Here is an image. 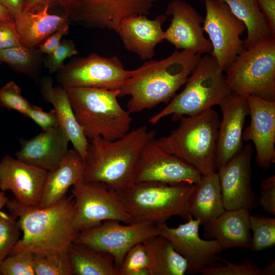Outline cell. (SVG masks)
<instances>
[{
    "instance_id": "49",
    "label": "cell",
    "mask_w": 275,
    "mask_h": 275,
    "mask_svg": "<svg viewBox=\"0 0 275 275\" xmlns=\"http://www.w3.org/2000/svg\"><path fill=\"white\" fill-rule=\"evenodd\" d=\"M131 275H150V273L148 268L143 267L134 270Z\"/></svg>"
},
{
    "instance_id": "30",
    "label": "cell",
    "mask_w": 275,
    "mask_h": 275,
    "mask_svg": "<svg viewBox=\"0 0 275 275\" xmlns=\"http://www.w3.org/2000/svg\"><path fill=\"white\" fill-rule=\"evenodd\" d=\"M143 243L149 252L150 275H184L187 273L186 259L164 236L157 235Z\"/></svg>"
},
{
    "instance_id": "10",
    "label": "cell",
    "mask_w": 275,
    "mask_h": 275,
    "mask_svg": "<svg viewBox=\"0 0 275 275\" xmlns=\"http://www.w3.org/2000/svg\"><path fill=\"white\" fill-rule=\"evenodd\" d=\"M133 72V70L125 69L117 56L105 57L93 53L64 65L57 71V80L59 86L65 89L120 90Z\"/></svg>"
},
{
    "instance_id": "38",
    "label": "cell",
    "mask_w": 275,
    "mask_h": 275,
    "mask_svg": "<svg viewBox=\"0 0 275 275\" xmlns=\"http://www.w3.org/2000/svg\"><path fill=\"white\" fill-rule=\"evenodd\" d=\"M151 265L150 257L143 242L139 243L127 252L119 267V275H131L134 270Z\"/></svg>"
},
{
    "instance_id": "33",
    "label": "cell",
    "mask_w": 275,
    "mask_h": 275,
    "mask_svg": "<svg viewBox=\"0 0 275 275\" xmlns=\"http://www.w3.org/2000/svg\"><path fill=\"white\" fill-rule=\"evenodd\" d=\"M34 260L35 275H73L67 251L34 254Z\"/></svg>"
},
{
    "instance_id": "17",
    "label": "cell",
    "mask_w": 275,
    "mask_h": 275,
    "mask_svg": "<svg viewBox=\"0 0 275 275\" xmlns=\"http://www.w3.org/2000/svg\"><path fill=\"white\" fill-rule=\"evenodd\" d=\"M166 15L172 16V18L164 31V39L177 49L211 54L212 45L204 34V18L193 6L183 0H172L168 5Z\"/></svg>"
},
{
    "instance_id": "47",
    "label": "cell",
    "mask_w": 275,
    "mask_h": 275,
    "mask_svg": "<svg viewBox=\"0 0 275 275\" xmlns=\"http://www.w3.org/2000/svg\"><path fill=\"white\" fill-rule=\"evenodd\" d=\"M0 20H13L8 10L0 4Z\"/></svg>"
},
{
    "instance_id": "26",
    "label": "cell",
    "mask_w": 275,
    "mask_h": 275,
    "mask_svg": "<svg viewBox=\"0 0 275 275\" xmlns=\"http://www.w3.org/2000/svg\"><path fill=\"white\" fill-rule=\"evenodd\" d=\"M84 161L74 149H69L62 163L48 171L38 207L51 206L66 196L69 188L84 180Z\"/></svg>"
},
{
    "instance_id": "28",
    "label": "cell",
    "mask_w": 275,
    "mask_h": 275,
    "mask_svg": "<svg viewBox=\"0 0 275 275\" xmlns=\"http://www.w3.org/2000/svg\"><path fill=\"white\" fill-rule=\"evenodd\" d=\"M75 275H119L113 256L89 246L72 242L67 250Z\"/></svg>"
},
{
    "instance_id": "51",
    "label": "cell",
    "mask_w": 275,
    "mask_h": 275,
    "mask_svg": "<svg viewBox=\"0 0 275 275\" xmlns=\"http://www.w3.org/2000/svg\"><path fill=\"white\" fill-rule=\"evenodd\" d=\"M0 275H2L1 272H0Z\"/></svg>"
},
{
    "instance_id": "29",
    "label": "cell",
    "mask_w": 275,
    "mask_h": 275,
    "mask_svg": "<svg viewBox=\"0 0 275 275\" xmlns=\"http://www.w3.org/2000/svg\"><path fill=\"white\" fill-rule=\"evenodd\" d=\"M225 3L232 13L244 24L247 36L243 40L245 49L273 36L257 0H219Z\"/></svg>"
},
{
    "instance_id": "6",
    "label": "cell",
    "mask_w": 275,
    "mask_h": 275,
    "mask_svg": "<svg viewBox=\"0 0 275 275\" xmlns=\"http://www.w3.org/2000/svg\"><path fill=\"white\" fill-rule=\"evenodd\" d=\"M194 184L138 182L117 194L133 223H161L173 216L188 220Z\"/></svg>"
},
{
    "instance_id": "19",
    "label": "cell",
    "mask_w": 275,
    "mask_h": 275,
    "mask_svg": "<svg viewBox=\"0 0 275 275\" xmlns=\"http://www.w3.org/2000/svg\"><path fill=\"white\" fill-rule=\"evenodd\" d=\"M48 171L7 155L0 160V190L26 206H38Z\"/></svg>"
},
{
    "instance_id": "8",
    "label": "cell",
    "mask_w": 275,
    "mask_h": 275,
    "mask_svg": "<svg viewBox=\"0 0 275 275\" xmlns=\"http://www.w3.org/2000/svg\"><path fill=\"white\" fill-rule=\"evenodd\" d=\"M225 72L232 92L275 101V38L244 49Z\"/></svg>"
},
{
    "instance_id": "21",
    "label": "cell",
    "mask_w": 275,
    "mask_h": 275,
    "mask_svg": "<svg viewBox=\"0 0 275 275\" xmlns=\"http://www.w3.org/2000/svg\"><path fill=\"white\" fill-rule=\"evenodd\" d=\"M70 140L65 131L57 126L32 138L21 142L16 158L47 171L57 168L69 151Z\"/></svg>"
},
{
    "instance_id": "5",
    "label": "cell",
    "mask_w": 275,
    "mask_h": 275,
    "mask_svg": "<svg viewBox=\"0 0 275 275\" xmlns=\"http://www.w3.org/2000/svg\"><path fill=\"white\" fill-rule=\"evenodd\" d=\"M66 90L75 117L89 141L97 136L114 141L130 130L132 119L118 102L119 90Z\"/></svg>"
},
{
    "instance_id": "35",
    "label": "cell",
    "mask_w": 275,
    "mask_h": 275,
    "mask_svg": "<svg viewBox=\"0 0 275 275\" xmlns=\"http://www.w3.org/2000/svg\"><path fill=\"white\" fill-rule=\"evenodd\" d=\"M224 264L217 262L207 266L200 272L202 275H260L261 269L254 261L244 259L240 263L230 262L227 260L217 257Z\"/></svg>"
},
{
    "instance_id": "20",
    "label": "cell",
    "mask_w": 275,
    "mask_h": 275,
    "mask_svg": "<svg viewBox=\"0 0 275 275\" xmlns=\"http://www.w3.org/2000/svg\"><path fill=\"white\" fill-rule=\"evenodd\" d=\"M220 121L216 149L217 171L243 147L242 132L249 115L246 96L231 92L219 104Z\"/></svg>"
},
{
    "instance_id": "31",
    "label": "cell",
    "mask_w": 275,
    "mask_h": 275,
    "mask_svg": "<svg viewBox=\"0 0 275 275\" xmlns=\"http://www.w3.org/2000/svg\"><path fill=\"white\" fill-rule=\"evenodd\" d=\"M41 54L37 48L19 45L0 49V63H7L18 73L33 76L40 66Z\"/></svg>"
},
{
    "instance_id": "46",
    "label": "cell",
    "mask_w": 275,
    "mask_h": 275,
    "mask_svg": "<svg viewBox=\"0 0 275 275\" xmlns=\"http://www.w3.org/2000/svg\"><path fill=\"white\" fill-rule=\"evenodd\" d=\"M275 274V261L272 260L261 269L260 275Z\"/></svg>"
},
{
    "instance_id": "44",
    "label": "cell",
    "mask_w": 275,
    "mask_h": 275,
    "mask_svg": "<svg viewBox=\"0 0 275 275\" xmlns=\"http://www.w3.org/2000/svg\"><path fill=\"white\" fill-rule=\"evenodd\" d=\"M257 2L275 37V0H257Z\"/></svg>"
},
{
    "instance_id": "3",
    "label": "cell",
    "mask_w": 275,
    "mask_h": 275,
    "mask_svg": "<svg viewBox=\"0 0 275 275\" xmlns=\"http://www.w3.org/2000/svg\"><path fill=\"white\" fill-rule=\"evenodd\" d=\"M156 134L155 131L141 126L114 141L100 136L89 140L84 159V181L102 183L117 193L130 187L134 183L138 157Z\"/></svg>"
},
{
    "instance_id": "42",
    "label": "cell",
    "mask_w": 275,
    "mask_h": 275,
    "mask_svg": "<svg viewBox=\"0 0 275 275\" xmlns=\"http://www.w3.org/2000/svg\"><path fill=\"white\" fill-rule=\"evenodd\" d=\"M21 45L13 20H0V49Z\"/></svg>"
},
{
    "instance_id": "12",
    "label": "cell",
    "mask_w": 275,
    "mask_h": 275,
    "mask_svg": "<svg viewBox=\"0 0 275 275\" xmlns=\"http://www.w3.org/2000/svg\"><path fill=\"white\" fill-rule=\"evenodd\" d=\"M204 1L206 16L203 27L212 45L210 54L225 72L245 49L240 36L246 28L225 3L219 0Z\"/></svg>"
},
{
    "instance_id": "9",
    "label": "cell",
    "mask_w": 275,
    "mask_h": 275,
    "mask_svg": "<svg viewBox=\"0 0 275 275\" xmlns=\"http://www.w3.org/2000/svg\"><path fill=\"white\" fill-rule=\"evenodd\" d=\"M71 193L74 201L72 224L79 232L106 220L133 223L117 193L102 183L83 180L73 186Z\"/></svg>"
},
{
    "instance_id": "24",
    "label": "cell",
    "mask_w": 275,
    "mask_h": 275,
    "mask_svg": "<svg viewBox=\"0 0 275 275\" xmlns=\"http://www.w3.org/2000/svg\"><path fill=\"white\" fill-rule=\"evenodd\" d=\"M250 211L240 208L225 210L203 226L207 238L215 239L224 250L238 248L250 250L252 234Z\"/></svg>"
},
{
    "instance_id": "2",
    "label": "cell",
    "mask_w": 275,
    "mask_h": 275,
    "mask_svg": "<svg viewBox=\"0 0 275 275\" xmlns=\"http://www.w3.org/2000/svg\"><path fill=\"white\" fill-rule=\"evenodd\" d=\"M201 57L199 53L176 49L165 59L148 61L133 70L119 90V97L130 96L127 104L130 114L169 103L185 83Z\"/></svg>"
},
{
    "instance_id": "39",
    "label": "cell",
    "mask_w": 275,
    "mask_h": 275,
    "mask_svg": "<svg viewBox=\"0 0 275 275\" xmlns=\"http://www.w3.org/2000/svg\"><path fill=\"white\" fill-rule=\"evenodd\" d=\"M78 54L74 43L70 40H61L58 46L44 60L46 68L51 73L59 71L64 65L65 61Z\"/></svg>"
},
{
    "instance_id": "23",
    "label": "cell",
    "mask_w": 275,
    "mask_h": 275,
    "mask_svg": "<svg viewBox=\"0 0 275 275\" xmlns=\"http://www.w3.org/2000/svg\"><path fill=\"white\" fill-rule=\"evenodd\" d=\"M51 0H45L22 11L14 21L20 43L37 48L51 34L64 24L69 23L67 16L49 12Z\"/></svg>"
},
{
    "instance_id": "27",
    "label": "cell",
    "mask_w": 275,
    "mask_h": 275,
    "mask_svg": "<svg viewBox=\"0 0 275 275\" xmlns=\"http://www.w3.org/2000/svg\"><path fill=\"white\" fill-rule=\"evenodd\" d=\"M189 209L191 216L199 219L202 226L225 211L217 172L202 175L200 180L194 184Z\"/></svg>"
},
{
    "instance_id": "37",
    "label": "cell",
    "mask_w": 275,
    "mask_h": 275,
    "mask_svg": "<svg viewBox=\"0 0 275 275\" xmlns=\"http://www.w3.org/2000/svg\"><path fill=\"white\" fill-rule=\"evenodd\" d=\"M0 106L26 117L32 105L22 95L20 87L11 80L0 88Z\"/></svg>"
},
{
    "instance_id": "50",
    "label": "cell",
    "mask_w": 275,
    "mask_h": 275,
    "mask_svg": "<svg viewBox=\"0 0 275 275\" xmlns=\"http://www.w3.org/2000/svg\"><path fill=\"white\" fill-rule=\"evenodd\" d=\"M9 198L6 196L5 192L0 191V211L2 208L5 206L7 204Z\"/></svg>"
},
{
    "instance_id": "11",
    "label": "cell",
    "mask_w": 275,
    "mask_h": 275,
    "mask_svg": "<svg viewBox=\"0 0 275 275\" xmlns=\"http://www.w3.org/2000/svg\"><path fill=\"white\" fill-rule=\"evenodd\" d=\"M157 235L156 223L135 222L121 225L117 221L106 220L97 226L79 232L74 242L111 254L119 269L131 248Z\"/></svg>"
},
{
    "instance_id": "4",
    "label": "cell",
    "mask_w": 275,
    "mask_h": 275,
    "mask_svg": "<svg viewBox=\"0 0 275 275\" xmlns=\"http://www.w3.org/2000/svg\"><path fill=\"white\" fill-rule=\"evenodd\" d=\"M170 134L157 139L159 146L195 167L202 175L217 172L216 149L219 116L212 108L193 116H183Z\"/></svg>"
},
{
    "instance_id": "25",
    "label": "cell",
    "mask_w": 275,
    "mask_h": 275,
    "mask_svg": "<svg viewBox=\"0 0 275 275\" xmlns=\"http://www.w3.org/2000/svg\"><path fill=\"white\" fill-rule=\"evenodd\" d=\"M40 91L44 100L52 105L59 126L66 133L74 149L84 161L89 140L75 117L67 90L60 86H54L52 80L45 77L41 81Z\"/></svg>"
},
{
    "instance_id": "1",
    "label": "cell",
    "mask_w": 275,
    "mask_h": 275,
    "mask_svg": "<svg viewBox=\"0 0 275 275\" xmlns=\"http://www.w3.org/2000/svg\"><path fill=\"white\" fill-rule=\"evenodd\" d=\"M5 206L17 217L23 233L9 255L23 251L39 254L66 251L79 233L72 224L74 213L72 195L46 208L24 205L14 198L9 199Z\"/></svg>"
},
{
    "instance_id": "22",
    "label": "cell",
    "mask_w": 275,
    "mask_h": 275,
    "mask_svg": "<svg viewBox=\"0 0 275 275\" xmlns=\"http://www.w3.org/2000/svg\"><path fill=\"white\" fill-rule=\"evenodd\" d=\"M167 15L160 14L154 19L146 15H136L123 19L117 33L120 36L124 48L136 54L141 59H152L157 44L164 39L162 25Z\"/></svg>"
},
{
    "instance_id": "13",
    "label": "cell",
    "mask_w": 275,
    "mask_h": 275,
    "mask_svg": "<svg viewBox=\"0 0 275 275\" xmlns=\"http://www.w3.org/2000/svg\"><path fill=\"white\" fill-rule=\"evenodd\" d=\"M156 0H62L69 20L117 32L124 18L146 15Z\"/></svg>"
},
{
    "instance_id": "7",
    "label": "cell",
    "mask_w": 275,
    "mask_h": 275,
    "mask_svg": "<svg viewBox=\"0 0 275 275\" xmlns=\"http://www.w3.org/2000/svg\"><path fill=\"white\" fill-rule=\"evenodd\" d=\"M224 72L211 54L201 56L183 90L151 117L149 123L156 124L170 115L177 121L182 116L195 115L219 105L232 92Z\"/></svg>"
},
{
    "instance_id": "32",
    "label": "cell",
    "mask_w": 275,
    "mask_h": 275,
    "mask_svg": "<svg viewBox=\"0 0 275 275\" xmlns=\"http://www.w3.org/2000/svg\"><path fill=\"white\" fill-rule=\"evenodd\" d=\"M252 252H256L275 245V218L262 215H250Z\"/></svg>"
},
{
    "instance_id": "18",
    "label": "cell",
    "mask_w": 275,
    "mask_h": 275,
    "mask_svg": "<svg viewBox=\"0 0 275 275\" xmlns=\"http://www.w3.org/2000/svg\"><path fill=\"white\" fill-rule=\"evenodd\" d=\"M246 98L251 121L243 131L242 140L253 142L256 162L267 170L275 162V101L253 95Z\"/></svg>"
},
{
    "instance_id": "15",
    "label": "cell",
    "mask_w": 275,
    "mask_h": 275,
    "mask_svg": "<svg viewBox=\"0 0 275 275\" xmlns=\"http://www.w3.org/2000/svg\"><path fill=\"white\" fill-rule=\"evenodd\" d=\"M158 235L167 238L175 250L186 260L187 273H200L205 267L217 262L218 255L224 249L215 239L205 240L199 234L200 221L191 217L176 228L166 222L156 224Z\"/></svg>"
},
{
    "instance_id": "45",
    "label": "cell",
    "mask_w": 275,
    "mask_h": 275,
    "mask_svg": "<svg viewBox=\"0 0 275 275\" xmlns=\"http://www.w3.org/2000/svg\"><path fill=\"white\" fill-rule=\"evenodd\" d=\"M0 4L8 10L13 21L24 9V0H0Z\"/></svg>"
},
{
    "instance_id": "41",
    "label": "cell",
    "mask_w": 275,
    "mask_h": 275,
    "mask_svg": "<svg viewBox=\"0 0 275 275\" xmlns=\"http://www.w3.org/2000/svg\"><path fill=\"white\" fill-rule=\"evenodd\" d=\"M26 117L32 119L43 130H47L59 126L58 118L53 108L49 112H45L41 107L32 105Z\"/></svg>"
},
{
    "instance_id": "48",
    "label": "cell",
    "mask_w": 275,
    "mask_h": 275,
    "mask_svg": "<svg viewBox=\"0 0 275 275\" xmlns=\"http://www.w3.org/2000/svg\"><path fill=\"white\" fill-rule=\"evenodd\" d=\"M45 0H24V10L29 9L32 7Z\"/></svg>"
},
{
    "instance_id": "36",
    "label": "cell",
    "mask_w": 275,
    "mask_h": 275,
    "mask_svg": "<svg viewBox=\"0 0 275 275\" xmlns=\"http://www.w3.org/2000/svg\"><path fill=\"white\" fill-rule=\"evenodd\" d=\"M34 254L19 252L8 256L0 262L2 275H35Z\"/></svg>"
},
{
    "instance_id": "14",
    "label": "cell",
    "mask_w": 275,
    "mask_h": 275,
    "mask_svg": "<svg viewBox=\"0 0 275 275\" xmlns=\"http://www.w3.org/2000/svg\"><path fill=\"white\" fill-rule=\"evenodd\" d=\"M202 176L195 167L164 150L155 138L145 145L138 157L134 182L195 184Z\"/></svg>"
},
{
    "instance_id": "34",
    "label": "cell",
    "mask_w": 275,
    "mask_h": 275,
    "mask_svg": "<svg viewBox=\"0 0 275 275\" xmlns=\"http://www.w3.org/2000/svg\"><path fill=\"white\" fill-rule=\"evenodd\" d=\"M21 229L16 217L0 211V262L19 239Z\"/></svg>"
},
{
    "instance_id": "40",
    "label": "cell",
    "mask_w": 275,
    "mask_h": 275,
    "mask_svg": "<svg viewBox=\"0 0 275 275\" xmlns=\"http://www.w3.org/2000/svg\"><path fill=\"white\" fill-rule=\"evenodd\" d=\"M261 190L259 205L267 213L275 215V176L263 179L261 183Z\"/></svg>"
},
{
    "instance_id": "43",
    "label": "cell",
    "mask_w": 275,
    "mask_h": 275,
    "mask_svg": "<svg viewBox=\"0 0 275 275\" xmlns=\"http://www.w3.org/2000/svg\"><path fill=\"white\" fill-rule=\"evenodd\" d=\"M69 23H67L56 31L51 34L38 47L40 52L48 54L51 53L59 45L63 36L66 35L69 31Z\"/></svg>"
},
{
    "instance_id": "16",
    "label": "cell",
    "mask_w": 275,
    "mask_h": 275,
    "mask_svg": "<svg viewBox=\"0 0 275 275\" xmlns=\"http://www.w3.org/2000/svg\"><path fill=\"white\" fill-rule=\"evenodd\" d=\"M252 147L247 144L223 167L217 170L225 210L251 211L259 205V198L251 186Z\"/></svg>"
}]
</instances>
